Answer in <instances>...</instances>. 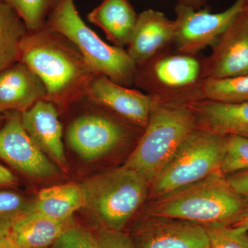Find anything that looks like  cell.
<instances>
[{"label":"cell","instance_id":"cell-1","mask_svg":"<svg viewBox=\"0 0 248 248\" xmlns=\"http://www.w3.org/2000/svg\"><path fill=\"white\" fill-rule=\"evenodd\" d=\"M19 61L40 78L46 89L45 100L58 110L86 97L91 81L98 76L76 46L46 25L29 31L21 45Z\"/></svg>","mask_w":248,"mask_h":248},{"label":"cell","instance_id":"cell-2","mask_svg":"<svg viewBox=\"0 0 248 248\" xmlns=\"http://www.w3.org/2000/svg\"><path fill=\"white\" fill-rule=\"evenodd\" d=\"M248 208V200L221 172L152 200L146 215L179 218L203 226L231 225Z\"/></svg>","mask_w":248,"mask_h":248},{"label":"cell","instance_id":"cell-3","mask_svg":"<svg viewBox=\"0 0 248 248\" xmlns=\"http://www.w3.org/2000/svg\"><path fill=\"white\" fill-rule=\"evenodd\" d=\"M195 128V114L188 102L160 100L124 166L138 172L151 185Z\"/></svg>","mask_w":248,"mask_h":248},{"label":"cell","instance_id":"cell-4","mask_svg":"<svg viewBox=\"0 0 248 248\" xmlns=\"http://www.w3.org/2000/svg\"><path fill=\"white\" fill-rule=\"evenodd\" d=\"M45 25L76 46L97 75L126 87L135 82L137 66L126 50L108 45L90 29L80 17L74 0H59Z\"/></svg>","mask_w":248,"mask_h":248},{"label":"cell","instance_id":"cell-5","mask_svg":"<svg viewBox=\"0 0 248 248\" xmlns=\"http://www.w3.org/2000/svg\"><path fill=\"white\" fill-rule=\"evenodd\" d=\"M89 209L107 229L122 231L146 200L149 184L125 166L89 178L80 184Z\"/></svg>","mask_w":248,"mask_h":248},{"label":"cell","instance_id":"cell-6","mask_svg":"<svg viewBox=\"0 0 248 248\" xmlns=\"http://www.w3.org/2000/svg\"><path fill=\"white\" fill-rule=\"evenodd\" d=\"M226 140V137L195 128L151 183L150 198L156 200L221 172Z\"/></svg>","mask_w":248,"mask_h":248},{"label":"cell","instance_id":"cell-7","mask_svg":"<svg viewBox=\"0 0 248 248\" xmlns=\"http://www.w3.org/2000/svg\"><path fill=\"white\" fill-rule=\"evenodd\" d=\"M203 79L202 60L169 48L137 67L134 84L161 100L189 102Z\"/></svg>","mask_w":248,"mask_h":248},{"label":"cell","instance_id":"cell-8","mask_svg":"<svg viewBox=\"0 0 248 248\" xmlns=\"http://www.w3.org/2000/svg\"><path fill=\"white\" fill-rule=\"evenodd\" d=\"M123 120L103 112L77 116L67 128L68 146L86 161L102 158L131 140L133 130Z\"/></svg>","mask_w":248,"mask_h":248},{"label":"cell","instance_id":"cell-9","mask_svg":"<svg viewBox=\"0 0 248 248\" xmlns=\"http://www.w3.org/2000/svg\"><path fill=\"white\" fill-rule=\"evenodd\" d=\"M246 0H236L222 12L196 9L178 3L175 8V50L197 55L208 46L213 47L231 23L244 9Z\"/></svg>","mask_w":248,"mask_h":248},{"label":"cell","instance_id":"cell-10","mask_svg":"<svg viewBox=\"0 0 248 248\" xmlns=\"http://www.w3.org/2000/svg\"><path fill=\"white\" fill-rule=\"evenodd\" d=\"M0 128V159L13 169L38 179H50L61 174V169L32 141L22 122V112L8 111Z\"/></svg>","mask_w":248,"mask_h":248},{"label":"cell","instance_id":"cell-11","mask_svg":"<svg viewBox=\"0 0 248 248\" xmlns=\"http://www.w3.org/2000/svg\"><path fill=\"white\" fill-rule=\"evenodd\" d=\"M86 98L142 130L148 125L153 109L161 100L157 96L117 84L102 75L93 78Z\"/></svg>","mask_w":248,"mask_h":248},{"label":"cell","instance_id":"cell-12","mask_svg":"<svg viewBox=\"0 0 248 248\" xmlns=\"http://www.w3.org/2000/svg\"><path fill=\"white\" fill-rule=\"evenodd\" d=\"M130 238L135 248H210L205 226L171 217L147 215Z\"/></svg>","mask_w":248,"mask_h":248},{"label":"cell","instance_id":"cell-13","mask_svg":"<svg viewBox=\"0 0 248 248\" xmlns=\"http://www.w3.org/2000/svg\"><path fill=\"white\" fill-rule=\"evenodd\" d=\"M203 79L248 75V12L246 8L223 32L210 56L202 60Z\"/></svg>","mask_w":248,"mask_h":248},{"label":"cell","instance_id":"cell-14","mask_svg":"<svg viewBox=\"0 0 248 248\" xmlns=\"http://www.w3.org/2000/svg\"><path fill=\"white\" fill-rule=\"evenodd\" d=\"M24 128L36 145L61 170L67 171L68 162L63 143V126L58 108L48 101L40 100L22 112Z\"/></svg>","mask_w":248,"mask_h":248},{"label":"cell","instance_id":"cell-15","mask_svg":"<svg viewBox=\"0 0 248 248\" xmlns=\"http://www.w3.org/2000/svg\"><path fill=\"white\" fill-rule=\"evenodd\" d=\"M175 23L164 14L147 9L139 14L126 51L137 67L144 64L174 44Z\"/></svg>","mask_w":248,"mask_h":248},{"label":"cell","instance_id":"cell-16","mask_svg":"<svg viewBox=\"0 0 248 248\" xmlns=\"http://www.w3.org/2000/svg\"><path fill=\"white\" fill-rule=\"evenodd\" d=\"M46 96L42 80L22 62L0 71V112H25Z\"/></svg>","mask_w":248,"mask_h":248},{"label":"cell","instance_id":"cell-17","mask_svg":"<svg viewBox=\"0 0 248 248\" xmlns=\"http://www.w3.org/2000/svg\"><path fill=\"white\" fill-rule=\"evenodd\" d=\"M188 104L195 114L197 128L221 136L248 138V102L229 104L198 100Z\"/></svg>","mask_w":248,"mask_h":248},{"label":"cell","instance_id":"cell-18","mask_svg":"<svg viewBox=\"0 0 248 248\" xmlns=\"http://www.w3.org/2000/svg\"><path fill=\"white\" fill-rule=\"evenodd\" d=\"M139 15L129 0H102L87 16L116 46H128Z\"/></svg>","mask_w":248,"mask_h":248},{"label":"cell","instance_id":"cell-19","mask_svg":"<svg viewBox=\"0 0 248 248\" xmlns=\"http://www.w3.org/2000/svg\"><path fill=\"white\" fill-rule=\"evenodd\" d=\"M71 226V221H55L32 210L16 222L6 237L17 248H46Z\"/></svg>","mask_w":248,"mask_h":248},{"label":"cell","instance_id":"cell-20","mask_svg":"<svg viewBox=\"0 0 248 248\" xmlns=\"http://www.w3.org/2000/svg\"><path fill=\"white\" fill-rule=\"evenodd\" d=\"M84 192L79 184L54 186L42 189L34 200L33 210L60 222L72 221L73 214L85 208Z\"/></svg>","mask_w":248,"mask_h":248},{"label":"cell","instance_id":"cell-21","mask_svg":"<svg viewBox=\"0 0 248 248\" xmlns=\"http://www.w3.org/2000/svg\"><path fill=\"white\" fill-rule=\"evenodd\" d=\"M28 32L22 18L0 1V71L20 60L21 45Z\"/></svg>","mask_w":248,"mask_h":248},{"label":"cell","instance_id":"cell-22","mask_svg":"<svg viewBox=\"0 0 248 248\" xmlns=\"http://www.w3.org/2000/svg\"><path fill=\"white\" fill-rule=\"evenodd\" d=\"M198 100L229 104L248 102V75L202 80L191 102Z\"/></svg>","mask_w":248,"mask_h":248},{"label":"cell","instance_id":"cell-23","mask_svg":"<svg viewBox=\"0 0 248 248\" xmlns=\"http://www.w3.org/2000/svg\"><path fill=\"white\" fill-rule=\"evenodd\" d=\"M12 8L25 24L29 31L45 26L49 14L59 0H0Z\"/></svg>","mask_w":248,"mask_h":248},{"label":"cell","instance_id":"cell-24","mask_svg":"<svg viewBox=\"0 0 248 248\" xmlns=\"http://www.w3.org/2000/svg\"><path fill=\"white\" fill-rule=\"evenodd\" d=\"M33 208L34 200L13 191L0 190V236H7L16 222Z\"/></svg>","mask_w":248,"mask_h":248},{"label":"cell","instance_id":"cell-25","mask_svg":"<svg viewBox=\"0 0 248 248\" xmlns=\"http://www.w3.org/2000/svg\"><path fill=\"white\" fill-rule=\"evenodd\" d=\"M248 170V138L226 137L221 172L225 176Z\"/></svg>","mask_w":248,"mask_h":248},{"label":"cell","instance_id":"cell-26","mask_svg":"<svg viewBox=\"0 0 248 248\" xmlns=\"http://www.w3.org/2000/svg\"><path fill=\"white\" fill-rule=\"evenodd\" d=\"M210 248H248V232L231 225L205 226Z\"/></svg>","mask_w":248,"mask_h":248},{"label":"cell","instance_id":"cell-27","mask_svg":"<svg viewBox=\"0 0 248 248\" xmlns=\"http://www.w3.org/2000/svg\"><path fill=\"white\" fill-rule=\"evenodd\" d=\"M94 234L78 226H70L52 245L53 248H92Z\"/></svg>","mask_w":248,"mask_h":248},{"label":"cell","instance_id":"cell-28","mask_svg":"<svg viewBox=\"0 0 248 248\" xmlns=\"http://www.w3.org/2000/svg\"><path fill=\"white\" fill-rule=\"evenodd\" d=\"M92 248H135L129 235L122 231L105 229L94 235Z\"/></svg>","mask_w":248,"mask_h":248},{"label":"cell","instance_id":"cell-29","mask_svg":"<svg viewBox=\"0 0 248 248\" xmlns=\"http://www.w3.org/2000/svg\"><path fill=\"white\" fill-rule=\"evenodd\" d=\"M226 178L231 187L248 200V170L226 176Z\"/></svg>","mask_w":248,"mask_h":248},{"label":"cell","instance_id":"cell-30","mask_svg":"<svg viewBox=\"0 0 248 248\" xmlns=\"http://www.w3.org/2000/svg\"><path fill=\"white\" fill-rule=\"evenodd\" d=\"M17 182V177L14 173L0 165V186H15Z\"/></svg>","mask_w":248,"mask_h":248},{"label":"cell","instance_id":"cell-31","mask_svg":"<svg viewBox=\"0 0 248 248\" xmlns=\"http://www.w3.org/2000/svg\"><path fill=\"white\" fill-rule=\"evenodd\" d=\"M231 226L244 228L248 232V208Z\"/></svg>","mask_w":248,"mask_h":248},{"label":"cell","instance_id":"cell-32","mask_svg":"<svg viewBox=\"0 0 248 248\" xmlns=\"http://www.w3.org/2000/svg\"><path fill=\"white\" fill-rule=\"evenodd\" d=\"M178 3L192 6L194 9H201L205 5V0H177Z\"/></svg>","mask_w":248,"mask_h":248},{"label":"cell","instance_id":"cell-33","mask_svg":"<svg viewBox=\"0 0 248 248\" xmlns=\"http://www.w3.org/2000/svg\"><path fill=\"white\" fill-rule=\"evenodd\" d=\"M1 248H17L16 247L15 245L13 244L11 242V241L6 236V239H5V241L4 244H3L2 246H1Z\"/></svg>","mask_w":248,"mask_h":248},{"label":"cell","instance_id":"cell-34","mask_svg":"<svg viewBox=\"0 0 248 248\" xmlns=\"http://www.w3.org/2000/svg\"><path fill=\"white\" fill-rule=\"evenodd\" d=\"M5 239H6V236H0V248H1L3 244H4Z\"/></svg>","mask_w":248,"mask_h":248},{"label":"cell","instance_id":"cell-35","mask_svg":"<svg viewBox=\"0 0 248 248\" xmlns=\"http://www.w3.org/2000/svg\"><path fill=\"white\" fill-rule=\"evenodd\" d=\"M3 120H4V117H2V115L0 114V125H1V123H2Z\"/></svg>","mask_w":248,"mask_h":248},{"label":"cell","instance_id":"cell-36","mask_svg":"<svg viewBox=\"0 0 248 248\" xmlns=\"http://www.w3.org/2000/svg\"><path fill=\"white\" fill-rule=\"evenodd\" d=\"M245 8H246V9L247 10L248 12V0H246V6H245Z\"/></svg>","mask_w":248,"mask_h":248}]
</instances>
